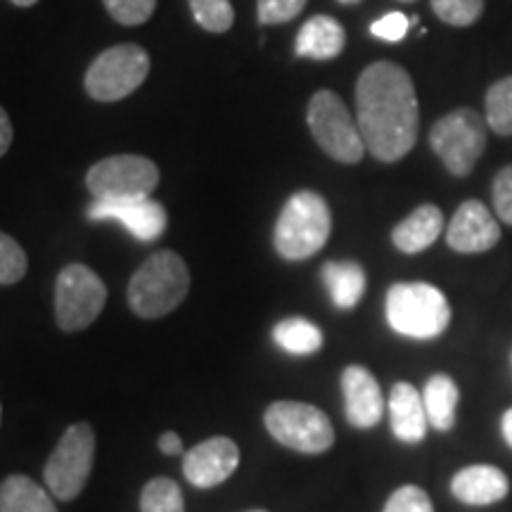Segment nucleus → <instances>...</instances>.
Returning a JSON list of instances; mask_svg holds the SVG:
<instances>
[{"label":"nucleus","mask_w":512,"mask_h":512,"mask_svg":"<svg viewBox=\"0 0 512 512\" xmlns=\"http://www.w3.org/2000/svg\"><path fill=\"white\" fill-rule=\"evenodd\" d=\"M432 10L451 27H470L484 12V0H432Z\"/></svg>","instance_id":"bb28decb"},{"label":"nucleus","mask_w":512,"mask_h":512,"mask_svg":"<svg viewBox=\"0 0 512 512\" xmlns=\"http://www.w3.org/2000/svg\"><path fill=\"white\" fill-rule=\"evenodd\" d=\"M27 254L17 240L0 233V285H15L27 275Z\"/></svg>","instance_id":"cd10ccee"},{"label":"nucleus","mask_w":512,"mask_h":512,"mask_svg":"<svg viewBox=\"0 0 512 512\" xmlns=\"http://www.w3.org/2000/svg\"><path fill=\"white\" fill-rule=\"evenodd\" d=\"M50 496L34 479L10 475L0 484V512H57Z\"/></svg>","instance_id":"4be33fe9"},{"label":"nucleus","mask_w":512,"mask_h":512,"mask_svg":"<svg viewBox=\"0 0 512 512\" xmlns=\"http://www.w3.org/2000/svg\"><path fill=\"white\" fill-rule=\"evenodd\" d=\"M240 448L228 437H211L185 453L183 475L197 489H214L238 470Z\"/></svg>","instance_id":"ddd939ff"},{"label":"nucleus","mask_w":512,"mask_h":512,"mask_svg":"<svg viewBox=\"0 0 512 512\" xmlns=\"http://www.w3.org/2000/svg\"><path fill=\"white\" fill-rule=\"evenodd\" d=\"M503 439H505V444H508L510 448H512V408H508V411H505V415H503Z\"/></svg>","instance_id":"c9c22d12"},{"label":"nucleus","mask_w":512,"mask_h":512,"mask_svg":"<svg viewBox=\"0 0 512 512\" xmlns=\"http://www.w3.org/2000/svg\"><path fill=\"white\" fill-rule=\"evenodd\" d=\"M12 138H15V131H12L10 117H8V112H5L3 107H0V157H3L5 152L10 150Z\"/></svg>","instance_id":"72a5a7b5"},{"label":"nucleus","mask_w":512,"mask_h":512,"mask_svg":"<svg viewBox=\"0 0 512 512\" xmlns=\"http://www.w3.org/2000/svg\"><path fill=\"white\" fill-rule=\"evenodd\" d=\"M306 119H309L311 136L323 147L325 155H330L335 162L358 164L368 152L358 124L337 93H313Z\"/></svg>","instance_id":"39448f33"},{"label":"nucleus","mask_w":512,"mask_h":512,"mask_svg":"<svg viewBox=\"0 0 512 512\" xmlns=\"http://www.w3.org/2000/svg\"><path fill=\"white\" fill-rule=\"evenodd\" d=\"M12 3L19 5V8H31V5H36L38 0H12Z\"/></svg>","instance_id":"e433bc0d"},{"label":"nucleus","mask_w":512,"mask_h":512,"mask_svg":"<svg viewBox=\"0 0 512 512\" xmlns=\"http://www.w3.org/2000/svg\"><path fill=\"white\" fill-rule=\"evenodd\" d=\"M320 278L337 309H354L366 292V273L356 261H328Z\"/></svg>","instance_id":"aec40b11"},{"label":"nucleus","mask_w":512,"mask_h":512,"mask_svg":"<svg viewBox=\"0 0 512 512\" xmlns=\"http://www.w3.org/2000/svg\"><path fill=\"white\" fill-rule=\"evenodd\" d=\"M441 230H444L441 209L437 204H422L392 230V240L403 254H418L437 242Z\"/></svg>","instance_id":"a211bd4d"},{"label":"nucleus","mask_w":512,"mask_h":512,"mask_svg":"<svg viewBox=\"0 0 512 512\" xmlns=\"http://www.w3.org/2000/svg\"><path fill=\"white\" fill-rule=\"evenodd\" d=\"M159 448H162L166 456H176V453L183 451V441L176 432H164L159 437Z\"/></svg>","instance_id":"f704fd0d"},{"label":"nucleus","mask_w":512,"mask_h":512,"mask_svg":"<svg viewBox=\"0 0 512 512\" xmlns=\"http://www.w3.org/2000/svg\"><path fill=\"white\" fill-rule=\"evenodd\" d=\"M389 328L411 339H434L451 323L444 292L427 283H396L387 292Z\"/></svg>","instance_id":"20e7f679"},{"label":"nucleus","mask_w":512,"mask_h":512,"mask_svg":"<svg viewBox=\"0 0 512 512\" xmlns=\"http://www.w3.org/2000/svg\"><path fill=\"white\" fill-rule=\"evenodd\" d=\"M273 339L292 356H311L323 347V332L306 318H285L273 328Z\"/></svg>","instance_id":"5701e85b"},{"label":"nucleus","mask_w":512,"mask_h":512,"mask_svg":"<svg viewBox=\"0 0 512 512\" xmlns=\"http://www.w3.org/2000/svg\"><path fill=\"white\" fill-rule=\"evenodd\" d=\"M486 124L498 136H512V76L496 81L486 91Z\"/></svg>","instance_id":"b1692460"},{"label":"nucleus","mask_w":512,"mask_h":512,"mask_svg":"<svg viewBox=\"0 0 512 512\" xmlns=\"http://www.w3.org/2000/svg\"><path fill=\"white\" fill-rule=\"evenodd\" d=\"M401 3H415V0H401Z\"/></svg>","instance_id":"58836bf2"},{"label":"nucleus","mask_w":512,"mask_h":512,"mask_svg":"<svg viewBox=\"0 0 512 512\" xmlns=\"http://www.w3.org/2000/svg\"><path fill=\"white\" fill-rule=\"evenodd\" d=\"M0 418H3V408H0Z\"/></svg>","instance_id":"a19ab883"},{"label":"nucleus","mask_w":512,"mask_h":512,"mask_svg":"<svg viewBox=\"0 0 512 512\" xmlns=\"http://www.w3.org/2000/svg\"><path fill=\"white\" fill-rule=\"evenodd\" d=\"M195 22L209 34H226L235 22V10L230 0H190Z\"/></svg>","instance_id":"a878e982"},{"label":"nucleus","mask_w":512,"mask_h":512,"mask_svg":"<svg viewBox=\"0 0 512 512\" xmlns=\"http://www.w3.org/2000/svg\"><path fill=\"white\" fill-rule=\"evenodd\" d=\"M95 434L88 422H76L62 434L60 444L50 453L43 479L57 501H74L86 486L93 470Z\"/></svg>","instance_id":"0eeeda50"},{"label":"nucleus","mask_w":512,"mask_h":512,"mask_svg":"<svg viewBox=\"0 0 512 512\" xmlns=\"http://www.w3.org/2000/svg\"><path fill=\"white\" fill-rule=\"evenodd\" d=\"M110 15L126 27H138L152 17L157 0H102Z\"/></svg>","instance_id":"c85d7f7f"},{"label":"nucleus","mask_w":512,"mask_h":512,"mask_svg":"<svg viewBox=\"0 0 512 512\" xmlns=\"http://www.w3.org/2000/svg\"><path fill=\"white\" fill-rule=\"evenodd\" d=\"M458 384L448 375H432L425 384L422 401H425L427 420L434 430L448 432L456 425V408H458Z\"/></svg>","instance_id":"412c9836"},{"label":"nucleus","mask_w":512,"mask_h":512,"mask_svg":"<svg viewBox=\"0 0 512 512\" xmlns=\"http://www.w3.org/2000/svg\"><path fill=\"white\" fill-rule=\"evenodd\" d=\"M389 422L396 439L406 444H420L427 434V411L425 401L418 394V389L408 382H396L389 394Z\"/></svg>","instance_id":"dca6fc26"},{"label":"nucleus","mask_w":512,"mask_h":512,"mask_svg":"<svg viewBox=\"0 0 512 512\" xmlns=\"http://www.w3.org/2000/svg\"><path fill=\"white\" fill-rule=\"evenodd\" d=\"M91 221H117L140 242H155L166 230V211L152 197L136 200H95L88 207Z\"/></svg>","instance_id":"f8f14e48"},{"label":"nucleus","mask_w":512,"mask_h":512,"mask_svg":"<svg viewBox=\"0 0 512 512\" xmlns=\"http://www.w3.org/2000/svg\"><path fill=\"white\" fill-rule=\"evenodd\" d=\"M249 512H266V510H249Z\"/></svg>","instance_id":"ea45409f"},{"label":"nucleus","mask_w":512,"mask_h":512,"mask_svg":"<svg viewBox=\"0 0 512 512\" xmlns=\"http://www.w3.org/2000/svg\"><path fill=\"white\" fill-rule=\"evenodd\" d=\"M107 302L100 275L83 264L64 266L55 283V318L64 332H79L95 323Z\"/></svg>","instance_id":"9d476101"},{"label":"nucleus","mask_w":512,"mask_h":512,"mask_svg":"<svg viewBox=\"0 0 512 512\" xmlns=\"http://www.w3.org/2000/svg\"><path fill=\"white\" fill-rule=\"evenodd\" d=\"M150 72V55L140 46L124 43L95 57L86 72V91L93 100L117 102L143 86Z\"/></svg>","instance_id":"6e6552de"},{"label":"nucleus","mask_w":512,"mask_h":512,"mask_svg":"<svg viewBox=\"0 0 512 512\" xmlns=\"http://www.w3.org/2000/svg\"><path fill=\"white\" fill-rule=\"evenodd\" d=\"M140 512H185L181 486L169 477L147 482L140 494Z\"/></svg>","instance_id":"393cba45"},{"label":"nucleus","mask_w":512,"mask_h":512,"mask_svg":"<svg viewBox=\"0 0 512 512\" xmlns=\"http://www.w3.org/2000/svg\"><path fill=\"white\" fill-rule=\"evenodd\" d=\"M306 8V0H256L261 24H285Z\"/></svg>","instance_id":"7c9ffc66"},{"label":"nucleus","mask_w":512,"mask_h":512,"mask_svg":"<svg viewBox=\"0 0 512 512\" xmlns=\"http://www.w3.org/2000/svg\"><path fill=\"white\" fill-rule=\"evenodd\" d=\"M384 512H434L430 496L420 486H401L389 496Z\"/></svg>","instance_id":"c756f323"},{"label":"nucleus","mask_w":512,"mask_h":512,"mask_svg":"<svg viewBox=\"0 0 512 512\" xmlns=\"http://www.w3.org/2000/svg\"><path fill=\"white\" fill-rule=\"evenodd\" d=\"M339 3H344V5H356V3H361V0H339Z\"/></svg>","instance_id":"4c0bfd02"},{"label":"nucleus","mask_w":512,"mask_h":512,"mask_svg":"<svg viewBox=\"0 0 512 512\" xmlns=\"http://www.w3.org/2000/svg\"><path fill=\"white\" fill-rule=\"evenodd\" d=\"M451 491L460 503L491 505L508 496L510 482L505 472L494 465H470L453 477Z\"/></svg>","instance_id":"f3484780"},{"label":"nucleus","mask_w":512,"mask_h":512,"mask_svg":"<svg viewBox=\"0 0 512 512\" xmlns=\"http://www.w3.org/2000/svg\"><path fill=\"white\" fill-rule=\"evenodd\" d=\"M347 43V34L344 27L335 17L316 15L299 29L297 43V57H309V60H332L344 50Z\"/></svg>","instance_id":"6ab92c4d"},{"label":"nucleus","mask_w":512,"mask_h":512,"mask_svg":"<svg viewBox=\"0 0 512 512\" xmlns=\"http://www.w3.org/2000/svg\"><path fill=\"white\" fill-rule=\"evenodd\" d=\"M190 290V273L176 252H155L133 273L128 304L140 318H162L183 302Z\"/></svg>","instance_id":"f03ea898"},{"label":"nucleus","mask_w":512,"mask_h":512,"mask_svg":"<svg viewBox=\"0 0 512 512\" xmlns=\"http://www.w3.org/2000/svg\"><path fill=\"white\" fill-rule=\"evenodd\" d=\"M264 422L268 434L292 451L316 456L335 444L330 418L311 403L275 401L268 406Z\"/></svg>","instance_id":"423d86ee"},{"label":"nucleus","mask_w":512,"mask_h":512,"mask_svg":"<svg viewBox=\"0 0 512 512\" xmlns=\"http://www.w3.org/2000/svg\"><path fill=\"white\" fill-rule=\"evenodd\" d=\"M430 147L453 176H467L486 147L484 119L467 107L448 112L432 126Z\"/></svg>","instance_id":"1a4fd4ad"},{"label":"nucleus","mask_w":512,"mask_h":512,"mask_svg":"<svg viewBox=\"0 0 512 512\" xmlns=\"http://www.w3.org/2000/svg\"><path fill=\"white\" fill-rule=\"evenodd\" d=\"M342 392H344V411L347 420L354 427L370 430L382 420L384 399L382 389L370 370L363 366H349L342 373Z\"/></svg>","instance_id":"2eb2a0df"},{"label":"nucleus","mask_w":512,"mask_h":512,"mask_svg":"<svg viewBox=\"0 0 512 512\" xmlns=\"http://www.w3.org/2000/svg\"><path fill=\"white\" fill-rule=\"evenodd\" d=\"M501 240V226L489 207L479 200H467L453 214L446 228L448 247L460 254L489 252Z\"/></svg>","instance_id":"4468645a"},{"label":"nucleus","mask_w":512,"mask_h":512,"mask_svg":"<svg viewBox=\"0 0 512 512\" xmlns=\"http://www.w3.org/2000/svg\"><path fill=\"white\" fill-rule=\"evenodd\" d=\"M494 209L498 219L512 226V164L498 171L494 181Z\"/></svg>","instance_id":"2f4dec72"},{"label":"nucleus","mask_w":512,"mask_h":512,"mask_svg":"<svg viewBox=\"0 0 512 512\" xmlns=\"http://www.w3.org/2000/svg\"><path fill=\"white\" fill-rule=\"evenodd\" d=\"M356 124L366 150L380 162H399L418 140L420 110L411 74L394 62H375L356 83Z\"/></svg>","instance_id":"f257e3e1"},{"label":"nucleus","mask_w":512,"mask_h":512,"mask_svg":"<svg viewBox=\"0 0 512 512\" xmlns=\"http://www.w3.org/2000/svg\"><path fill=\"white\" fill-rule=\"evenodd\" d=\"M95 200H136L150 197L159 185V169L140 155H114L93 164L86 176Z\"/></svg>","instance_id":"9b49d317"},{"label":"nucleus","mask_w":512,"mask_h":512,"mask_svg":"<svg viewBox=\"0 0 512 512\" xmlns=\"http://www.w3.org/2000/svg\"><path fill=\"white\" fill-rule=\"evenodd\" d=\"M332 230L330 207L318 192L292 195L275 223V249L287 261H304L325 247Z\"/></svg>","instance_id":"7ed1b4c3"},{"label":"nucleus","mask_w":512,"mask_h":512,"mask_svg":"<svg viewBox=\"0 0 512 512\" xmlns=\"http://www.w3.org/2000/svg\"><path fill=\"white\" fill-rule=\"evenodd\" d=\"M408 27H411V19L403 15V12H389V15H384L382 19L373 22L370 34L382 38V41L399 43L403 41V36L408 34Z\"/></svg>","instance_id":"473e14b6"}]
</instances>
